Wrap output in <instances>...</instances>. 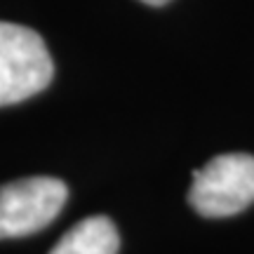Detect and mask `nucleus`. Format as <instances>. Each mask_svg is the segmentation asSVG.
Masks as SVG:
<instances>
[{
    "label": "nucleus",
    "mask_w": 254,
    "mask_h": 254,
    "mask_svg": "<svg viewBox=\"0 0 254 254\" xmlns=\"http://www.w3.org/2000/svg\"><path fill=\"white\" fill-rule=\"evenodd\" d=\"M52 75L55 64L45 40L33 28L0 21V106L43 92Z\"/></svg>",
    "instance_id": "1"
},
{
    "label": "nucleus",
    "mask_w": 254,
    "mask_h": 254,
    "mask_svg": "<svg viewBox=\"0 0 254 254\" xmlns=\"http://www.w3.org/2000/svg\"><path fill=\"white\" fill-rule=\"evenodd\" d=\"M189 202L202 217H233L254 202V155L226 153L193 172Z\"/></svg>",
    "instance_id": "2"
},
{
    "label": "nucleus",
    "mask_w": 254,
    "mask_h": 254,
    "mask_svg": "<svg viewBox=\"0 0 254 254\" xmlns=\"http://www.w3.org/2000/svg\"><path fill=\"white\" fill-rule=\"evenodd\" d=\"M68 198L66 184L55 177H28L0 186V240L43 231Z\"/></svg>",
    "instance_id": "3"
},
{
    "label": "nucleus",
    "mask_w": 254,
    "mask_h": 254,
    "mask_svg": "<svg viewBox=\"0 0 254 254\" xmlns=\"http://www.w3.org/2000/svg\"><path fill=\"white\" fill-rule=\"evenodd\" d=\"M118 228L109 217H87L66 233L50 254H118Z\"/></svg>",
    "instance_id": "4"
},
{
    "label": "nucleus",
    "mask_w": 254,
    "mask_h": 254,
    "mask_svg": "<svg viewBox=\"0 0 254 254\" xmlns=\"http://www.w3.org/2000/svg\"><path fill=\"white\" fill-rule=\"evenodd\" d=\"M141 2H146V5H165V2H170V0H141Z\"/></svg>",
    "instance_id": "5"
}]
</instances>
